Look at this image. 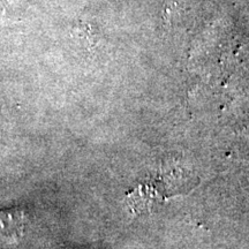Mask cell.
Here are the masks:
<instances>
[{"instance_id":"cell-1","label":"cell","mask_w":249,"mask_h":249,"mask_svg":"<svg viewBox=\"0 0 249 249\" xmlns=\"http://www.w3.org/2000/svg\"><path fill=\"white\" fill-rule=\"evenodd\" d=\"M28 213L23 207L0 209V240L18 244L23 236Z\"/></svg>"}]
</instances>
